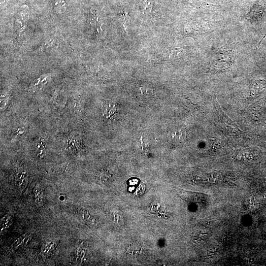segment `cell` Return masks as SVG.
Instances as JSON below:
<instances>
[{
    "instance_id": "1",
    "label": "cell",
    "mask_w": 266,
    "mask_h": 266,
    "mask_svg": "<svg viewBox=\"0 0 266 266\" xmlns=\"http://www.w3.org/2000/svg\"><path fill=\"white\" fill-rule=\"evenodd\" d=\"M15 183L17 189L20 190H24L27 183L26 172L17 173L15 177Z\"/></svg>"
},
{
    "instance_id": "2",
    "label": "cell",
    "mask_w": 266,
    "mask_h": 266,
    "mask_svg": "<svg viewBox=\"0 0 266 266\" xmlns=\"http://www.w3.org/2000/svg\"><path fill=\"white\" fill-rule=\"evenodd\" d=\"M35 202H37V203L39 205H42L43 203V192L42 190L40 188H35Z\"/></svg>"
},
{
    "instance_id": "3",
    "label": "cell",
    "mask_w": 266,
    "mask_h": 266,
    "mask_svg": "<svg viewBox=\"0 0 266 266\" xmlns=\"http://www.w3.org/2000/svg\"><path fill=\"white\" fill-rule=\"evenodd\" d=\"M11 217L10 216L5 215L1 220V231L7 229L10 224V221H11Z\"/></svg>"
},
{
    "instance_id": "4",
    "label": "cell",
    "mask_w": 266,
    "mask_h": 266,
    "mask_svg": "<svg viewBox=\"0 0 266 266\" xmlns=\"http://www.w3.org/2000/svg\"><path fill=\"white\" fill-rule=\"evenodd\" d=\"M140 8L143 13L145 11H150L152 7L150 6V2L148 0H139Z\"/></svg>"
},
{
    "instance_id": "5",
    "label": "cell",
    "mask_w": 266,
    "mask_h": 266,
    "mask_svg": "<svg viewBox=\"0 0 266 266\" xmlns=\"http://www.w3.org/2000/svg\"><path fill=\"white\" fill-rule=\"evenodd\" d=\"M185 131L184 130H177L175 132L172 133V138L175 139L176 136L177 139L182 140L184 139Z\"/></svg>"
}]
</instances>
